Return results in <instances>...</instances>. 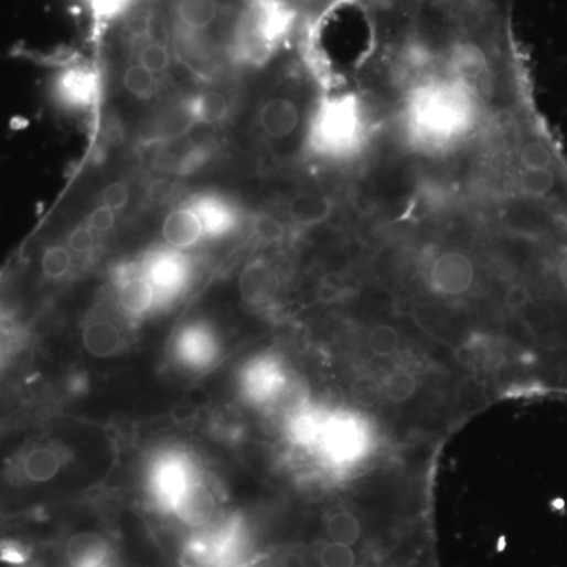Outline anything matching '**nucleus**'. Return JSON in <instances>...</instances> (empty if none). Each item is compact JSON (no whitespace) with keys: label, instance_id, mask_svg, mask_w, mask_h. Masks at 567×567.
<instances>
[{"label":"nucleus","instance_id":"4c0bfd02","mask_svg":"<svg viewBox=\"0 0 567 567\" xmlns=\"http://www.w3.org/2000/svg\"><path fill=\"white\" fill-rule=\"evenodd\" d=\"M504 301H506L507 308L511 309L525 308L529 301L528 289H526L525 286L517 284V286H513L510 290H507L506 295H504Z\"/></svg>","mask_w":567,"mask_h":567},{"label":"nucleus","instance_id":"4468645a","mask_svg":"<svg viewBox=\"0 0 567 567\" xmlns=\"http://www.w3.org/2000/svg\"><path fill=\"white\" fill-rule=\"evenodd\" d=\"M284 378L278 364L270 360H259L253 363L243 374V388L254 403H267L282 393Z\"/></svg>","mask_w":567,"mask_h":567},{"label":"nucleus","instance_id":"1a4fd4ad","mask_svg":"<svg viewBox=\"0 0 567 567\" xmlns=\"http://www.w3.org/2000/svg\"><path fill=\"white\" fill-rule=\"evenodd\" d=\"M429 281L436 292L448 297L469 292L474 282L473 263L462 253L441 254L430 267Z\"/></svg>","mask_w":567,"mask_h":567},{"label":"nucleus","instance_id":"cd10ccee","mask_svg":"<svg viewBox=\"0 0 567 567\" xmlns=\"http://www.w3.org/2000/svg\"><path fill=\"white\" fill-rule=\"evenodd\" d=\"M385 392L393 403H407L416 392L414 375L407 371H394L392 375L385 378Z\"/></svg>","mask_w":567,"mask_h":567},{"label":"nucleus","instance_id":"0eeeda50","mask_svg":"<svg viewBox=\"0 0 567 567\" xmlns=\"http://www.w3.org/2000/svg\"><path fill=\"white\" fill-rule=\"evenodd\" d=\"M97 72L86 65H72L62 69L54 81V95L62 106L73 110H86L98 97Z\"/></svg>","mask_w":567,"mask_h":567},{"label":"nucleus","instance_id":"2eb2a0df","mask_svg":"<svg viewBox=\"0 0 567 567\" xmlns=\"http://www.w3.org/2000/svg\"><path fill=\"white\" fill-rule=\"evenodd\" d=\"M183 114L191 125L213 127L223 124L229 117V98L220 90H202L191 95L183 105Z\"/></svg>","mask_w":567,"mask_h":567},{"label":"nucleus","instance_id":"20e7f679","mask_svg":"<svg viewBox=\"0 0 567 567\" xmlns=\"http://www.w3.org/2000/svg\"><path fill=\"white\" fill-rule=\"evenodd\" d=\"M136 265L152 282L157 292L158 308L172 303L185 292L193 275V265L188 254L165 245L150 249Z\"/></svg>","mask_w":567,"mask_h":567},{"label":"nucleus","instance_id":"6e6552de","mask_svg":"<svg viewBox=\"0 0 567 567\" xmlns=\"http://www.w3.org/2000/svg\"><path fill=\"white\" fill-rule=\"evenodd\" d=\"M117 303L130 319H142L158 308L157 292L152 282L139 270L138 265L130 264L117 275Z\"/></svg>","mask_w":567,"mask_h":567},{"label":"nucleus","instance_id":"e433bc0d","mask_svg":"<svg viewBox=\"0 0 567 567\" xmlns=\"http://www.w3.org/2000/svg\"><path fill=\"white\" fill-rule=\"evenodd\" d=\"M352 396L361 405H372L377 400L378 389L374 382L360 381L353 386Z\"/></svg>","mask_w":567,"mask_h":567},{"label":"nucleus","instance_id":"473e14b6","mask_svg":"<svg viewBox=\"0 0 567 567\" xmlns=\"http://www.w3.org/2000/svg\"><path fill=\"white\" fill-rule=\"evenodd\" d=\"M97 20H116L120 14L130 9L135 0H86Z\"/></svg>","mask_w":567,"mask_h":567},{"label":"nucleus","instance_id":"412c9836","mask_svg":"<svg viewBox=\"0 0 567 567\" xmlns=\"http://www.w3.org/2000/svg\"><path fill=\"white\" fill-rule=\"evenodd\" d=\"M105 539L97 533L84 532L73 536L66 547L73 567H99L106 558Z\"/></svg>","mask_w":567,"mask_h":567},{"label":"nucleus","instance_id":"393cba45","mask_svg":"<svg viewBox=\"0 0 567 567\" xmlns=\"http://www.w3.org/2000/svg\"><path fill=\"white\" fill-rule=\"evenodd\" d=\"M121 83H124L125 90L136 98H152L158 90V77L139 62L127 66L121 76Z\"/></svg>","mask_w":567,"mask_h":567},{"label":"nucleus","instance_id":"a878e982","mask_svg":"<svg viewBox=\"0 0 567 567\" xmlns=\"http://www.w3.org/2000/svg\"><path fill=\"white\" fill-rule=\"evenodd\" d=\"M554 169H524L518 174V190L529 197H546L554 191Z\"/></svg>","mask_w":567,"mask_h":567},{"label":"nucleus","instance_id":"9d476101","mask_svg":"<svg viewBox=\"0 0 567 567\" xmlns=\"http://www.w3.org/2000/svg\"><path fill=\"white\" fill-rule=\"evenodd\" d=\"M174 352L190 370H204L216 355V339L212 328L204 323H191L176 333Z\"/></svg>","mask_w":567,"mask_h":567},{"label":"nucleus","instance_id":"72a5a7b5","mask_svg":"<svg viewBox=\"0 0 567 567\" xmlns=\"http://www.w3.org/2000/svg\"><path fill=\"white\" fill-rule=\"evenodd\" d=\"M101 205L119 213L127 207L130 202V190L124 182H113L103 188L101 196H99Z\"/></svg>","mask_w":567,"mask_h":567},{"label":"nucleus","instance_id":"9b49d317","mask_svg":"<svg viewBox=\"0 0 567 567\" xmlns=\"http://www.w3.org/2000/svg\"><path fill=\"white\" fill-rule=\"evenodd\" d=\"M447 75L482 94L489 79L488 57L474 43H458L448 55Z\"/></svg>","mask_w":567,"mask_h":567},{"label":"nucleus","instance_id":"c756f323","mask_svg":"<svg viewBox=\"0 0 567 567\" xmlns=\"http://www.w3.org/2000/svg\"><path fill=\"white\" fill-rule=\"evenodd\" d=\"M521 164L524 169H552L554 168V154L547 143L529 141L522 147Z\"/></svg>","mask_w":567,"mask_h":567},{"label":"nucleus","instance_id":"4be33fe9","mask_svg":"<svg viewBox=\"0 0 567 567\" xmlns=\"http://www.w3.org/2000/svg\"><path fill=\"white\" fill-rule=\"evenodd\" d=\"M275 275L268 265L254 263L246 267L240 278V295L246 303L259 304L270 297L275 289Z\"/></svg>","mask_w":567,"mask_h":567},{"label":"nucleus","instance_id":"7c9ffc66","mask_svg":"<svg viewBox=\"0 0 567 567\" xmlns=\"http://www.w3.org/2000/svg\"><path fill=\"white\" fill-rule=\"evenodd\" d=\"M319 563L322 567H355L356 555L352 547L328 543L319 552Z\"/></svg>","mask_w":567,"mask_h":567},{"label":"nucleus","instance_id":"39448f33","mask_svg":"<svg viewBox=\"0 0 567 567\" xmlns=\"http://www.w3.org/2000/svg\"><path fill=\"white\" fill-rule=\"evenodd\" d=\"M196 473L183 456L165 454L150 470V489L161 506L175 511L188 489L196 482Z\"/></svg>","mask_w":567,"mask_h":567},{"label":"nucleus","instance_id":"2f4dec72","mask_svg":"<svg viewBox=\"0 0 567 567\" xmlns=\"http://www.w3.org/2000/svg\"><path fill=\"white\" fill-rule=\"evenodd\" d=\"M65 245L68 246L69 252L73 254L86 256V254L94 252L95 246H97V234L87 223L79 224V226L69 232Z\"/></svg>","mask_w":567,"mask_h":567},{"label":"nucleus","instance_id":"aec40b11","mask_svg":"<svg viewBox=\"0 0 567 567\" xmlns=\"http://www.w3.org/2000/svg\"><path fill=\"white\" fill-rule=\"evenodd\" d=\"M174 513L190 524H204L215 513V496L204 482L197 480L176 504Z\"/></svg>","mask_w":567,"mask_h":567},{"label":"nucleus","instance_id":"423d86ee","mask_svg":"<svg viewBox=\"0 0 567 567\" xmlns=\"http://www.w3.org/2000/svg\"><path fill=\"white\" fill-rule=\"evenodd\" d=\"M185 204L201 220L207 238L226 237L240 226V208L223 194L202 191L188 197Z\"/></svg>","mask_w":567,"mask_h":567},{"label":"nucleus","instance_id":"c9c22d12","mask_svg":"<svg viewBox=\"0 0 567 567\" xmlns=\"http://www.w3.org/2000/svg\"><path fill=\"white\" fill-rule=\"evenodd\" d=\"M254 231L260 240L267 243L279 242L284 235L282 224L270 215H263L254 221Z\"/></svg>","mask_w":567,"mask_h":567},{"label":"nucleus","instance_id":"f03ea898","mask_svg":"<svg viewBox=\"0 0 567 567\" xmlns=\"http://www.w3.org/2000/svg\"><path fill=\"white\" fill-rule=\"evenodd\" d=\"M370 125L359 95L352 92L328 95L317 103L309 119L306 147L320 160H352L366 147Z\"/></svg>","mask_w":567,"mask_h":567},{"label":"nucleus","instance_id":"a211bd4d","mask_svg":"<svg viewBox=\"0 0 567 567\" xmlns=\"http://www.w3.org/2000/svg\"><path fill=\"white\" fill-rule=\"evenodd\" d=\"M287 212L297 226L314 227L330 218L333 213V204L322 194L298 193L297 196L290 199Z\"/></svg>","mask_w":567,"mask_h":567},{"label":"nucleus","instance_id":"58836bf2","mask_svg":"<svg viewBox=\"0 0 567 567\" xmlns=\"http://www.w3.org/2000/svg\"><path fill=\"white\" fill-rule=\"evenodd\" d=\"M558 278L559 282H561L563 286H565V289H567V254L566 256H563L561 260H559Z\"/></svg>","mask_w":567,"mask_h":567},{"label":"nucleus","instance_id":"bb28decb","mask_svg":"<svg viewBox=\"0 0 567 567\" xmlns=\"http://www.w3.org/2000/svg\"><path fill=\"white\" fill-rule=\"evenodd\" d=\"M138 62L146 66L149 72H152L154 76L164 75L171 68V51H169L164 43L149 40L139 50Z\"/></svg>","mask_w":567,"mask_h":567},{"label":"nucleus","instance_id":"ddd939ff","mask_svg":"<svg viewBox=\"0 0 567 567\" xmlns=\"http://www.w3.org/2000/svg\"><path fill=\"white\" fill-rule=\"evenodd\" d=\"M260 130L267 138L282 141L289 138L300 125V110L295 101L286 97L267 99L259 109Z\"/></svg>","mask_w":567,"mask_h":567},{"label":"nucleus","instance_id":"b1692460","mask_svg":"<svg viewBox=\"0 0 567 567\" xmlns=\"http://www.w3.org/2000/svg\"><path fill=\"white\" fill-rule=\"evenodd\" d=\"M327 535L330 537V543L353 547L361 539L360 521L349 511H341L331 515L328 521Z\"/></svg>","mask_w":567,"mask_h":567},{"label":"nucleus","instance_id":"f3484780","mask_svg":"<svg viewBox=\"0 0 567 567\" xmlns=\"http://www.w3.org/2000/svg\"><path fill=\"white\" fill-rule=\"evenodd\" d=\"M83 345L95 359H110L124 349V336L116 323L108 319H90L83 328Z\"/></svg>","mask_w":567,"mask_h":567},{"label":"nucleus","instance_id":"f704fd0d","mask_svg":"<svg viewBox=\"0 0 567 567\" xmlns=\"http://www.w3.org/2000/svg\"><path fill=\"white\" fill-rule=\"evenodd\" d=\"M116 221L117 213L99 204L98 207L92 210L87 218V224L94 229L95 234L101 235L113 231L114 226H116Z\"/></svg>","mask_w":567,"mask_h":567},{"label":"nucleus","instance_id":"f257e3e1","mask_svg":"<svg viewBox=\"0 0 567 567\" xmlns=\"http://www.w3.org/2000/svg\"><path fill=\"white\" fill-rule=\"evenodd\" d=\"M404 131L414 149L451 152L480 124V95L449 75L419 81L404 105Z\"/></svg>","mask_w":567,"mask_h":567},{"label":"nucleus","instance_id":"c85d7f7f","mask_svg":"<svg viewBox=\"0 0 567 567\" xmlns=\"http://www.w3.org/2000/svg\"><path fill=\"white\" fill-rule=\"evenodd\" d=\"M367 345L377 356H392L400 345V336L396 328L378 325L367 336Z\"/></svg>","mask_w":567,"mask_h":567},{"label":"nucleus","instance_id":"7ed1b4c3","mask_svg":"<svg viewBox=\"0 0 567 567\" xmlns=\"http://www.w3.org/2000/svg\"><path fill=\"white\" fill-rule=\"evenodd\" d=\"M293 22L295 10L287 0H245L232 32V57L253 68L268 64L289 36Z\"/></svg>","mask_w":567,"mask_h":567},{"label":"nucleus","instance_id":"f8f14e48","mask_svg":"<svg viewBox=\"0 0 567 567\" xmlns=\"http://www.w3.org/2000/svg\"><path fill=\"white\" fill-rule=\"evenodd\" d=\"M161 237L165 246L183 253L207 238L201 220L185 202L165 215L161 224Z\"/></svg>","mask_w":567,"mask_h":567},{"label":"nucleus","instance_id":"5701e85b","mask_svg":"<svg viewBox=\"0 0 567 567\" xmlns=\"http://www.w3.org/2000/svg\"><path fill=\"white\" fill-rule=\"evenodd\" d=\"M40 268H42L44 278L50 281H61L72 271L73 253L69 252L68 246L62 245V243L46 246L42 259H40Z\"/></svg>","mask_w":567,"mask_h":567},{"label":"nucleus","instance_id":"6ab92c4d","mask_svg":"<svg viewBox=\"0 0 567 567\" xmlns=\"http://www.w3.org/2000/svg\"><path fill=\"white\" fill-rule=\"evenodd\" d=\"M61 451L54 447H42L32 448L28 454L22 459V473H24L25 480L35 482V484H43V482H50L57 477L58 471L62 469Z\"/></svg>","mask_w":567,"mask_h":567},{"label":"nucleus","instance_id":"dca6fc26","mask_svg":"<svg viewBox=\"0 0 567 567\" xmlns=\"http://www.w3.org/2000/svg\"><path fill=\"white\" fill-rule=\"evenodd\" d=\"M220 11V0H175L176 24L185 35L197 36L210 31Z\"/></svg>","mask_w":567,"mask_h":567}]
</instances>
